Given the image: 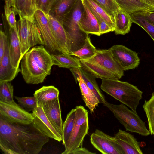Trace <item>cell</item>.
Masks as SVG:
<instances>
[{
	"instance_id": "6da1fadb",
	"label": "cell",
	"mask_w": 154,
	"mask_h": 154,
	"mask_svg": "<svg viewBox=\"0 0 154 154\" xmlns=\"http://www.w3.org/2000/svg\"><path fill=\"white\" fill-rule=\"evenodd\" d=\"M49 140L32 122L11 123L0 118V148L4 153L38 154Z\"/></svg>"
},
{
	"instance_id": "7a4b0ae2",
	"label": "cell",
	"mask_w": 154,
	"mask_h": 154,
	"mask_svg": "<svg viewBox=\"0 0 154 154\" xmlns=\"http://www.w3.org/2000/svg\"><path fill=\"white\" fill-rule=\"evenodd\" d=\"M54 65L51 55L43 45L35 46L28 51L21 61V72L27 84L43 82L51 74Z\"/></svg>"
},
{
	"instance_id": "3957f363",
	"label": "cell",
	"mask_w": 154,
	"mask_h": 154,
	"mask_svg": "<svg viewBox=\"0 0 154 154\" xmlns=\"http://www.w3.org/2000/svg\"><path fill=\"white\" fill-rule=\"evenodd\" d=\"M101 89L128 106L135 113L143 92L136 86L119 79H102Z\"/></svg>"
},
{
	"instance_id": "277c9868",
	"label": "cell",
	"mask_w": 154,
	"mask_h": 154,
	"mask_svg": "<svg viewBox=\"0 0 154 154\" xmlns=\"http://www.w3.org/2000/svg\"><path fill=\"white\" fill-rule=\"evenodd\" d=\"M83 11V2L78 0L61 22L66 35L67 48L69 54L81 48L88 36L79 25Z\"/></svg>"
},
{
	"instance_id": "5b68a950",
	"label": "cell",
	"mask_w": 154,
	"mask_h": 154,
	"mask_svg": "<svg viewBox=\"0 0 154 154\" xmlns=\"http://www.w3.org/2000/svg\"><path fill=\"white\" fill-rule=\"evenodd\" d=\"M103 104L113 114L115 118L124 127L126 131L147 136L150 134L145 123L137 113L130 110L122 103L116 105L106 101Z\"/></svg>"
},
{
	"instance_id": "8992f818",
	"label": "cell",
	"mask_w": 154,
	"mask_h": 154,
	"mask_svg": "<svg viewBox=\"0 0 154 154\" xmlns=\"http://www.w3.org/2000/svg\"><path fill=\"white\" fill-rule=\"evenodd\" d=\"M17 23L18 35L23 56L30 48L37 45L44 46V43L34 16L28 17L18 14Z\"/></svg>"
},
{
	"instance_id": "52a82bcc",
	"label": "cell",
	"mask_w": 154,
	"mask_h": 154,
	"mask_svg": "<svg viewBox=\"0 0 154 154\" xmlns=\"http://www.w3.org/2000/svg\"><path fill=\"white\" fill-rule=\"evenodd\" d=\"M75 108L74 126L62 154H69L72 150L80 147L88 132V111L81 105L76 106Z\"/></svg>"
},
{
	"instance_id": "ba28073f",
	"label": "cell",
	"mask_w": 154,
	"mask_h": 154,
	"mask_svg": "<svg viewBox=\"0 0 154 154\" xmlns=\"http://www.w3.org/2000/svg\"><path fill=\"white\" fill-rule=\"evenodd\" d=\"M0 118L11 123L24 124L32 123V113L22 108L14 101L10 103L0 101Z\"/></svg>"
},
{
	"instance_id": "9c48e42d",
	"label": "cell",
	"mask_w": 154,
	"mask_h": 154,
	"mask_svg": "<svg viewBox=\"0 0 154 154\" xmlns=\"http://www.w3.org/2000/svg\"><path fill=\"white\" fill-rule=\"evenodd\" d=\"M93 146L103 154H125L121 147L114 136L107 134L97 129L90 137Z\"/></svg>"
},
{
	"instance_id": "30bf717a",
	"label": "cell",
	"mask_w": 154,
	"mask_h": 154,
	"mask_svg": "<svg viewBox=\"0 0 154 154\" xmlns=\"http://www.w3.org/2000/svg\"><path fill=\"white\" fill-rule=\"evenodd\" d=\"M114 58L124 71L135 69L140 63L138 54L122 45H115L110 48Z\"/></svg>"
},
{
	"instance_id": "8fae6325",
	"label": "cell",
	"mask_w": 154,
	"mask_h": 154,
	"mask_svg": "<svg viewBox=\"0 0 154 154\" xmlns=\"http://www.w3.org/2000/svg\"><path fill=\"white\" fill-rule=\"evenodd\" d=\"M32 122L34 127L43 135L58 141L62 140V137L48 119L40 104L32 111Z\"/></svg>"
},
{
	"instance_id": "7c38bea8",
	"label": "cell",
	"mask_w": 154,
	"mask_h": 154,
	"mask_svg": "<svg viewBox=\"0 0 154 154\" xmlns=\"http://www.w3.org/2000/svg\"><path fill=\"white\" fill-rule=\"evenodd\" d=\"M86 60L93 61L121 79L124 75V71L114 58L110 49L96 50L95 54Z\"/></svg>"
},
{
	"instance_id": "4fadbf2b",
	"label": "cell",
	"mask_w": 154,
	"mask_h": 154,
	"mask_svg": "<svg viewBox=\"0 0 154 154\" xmlns=\"http://www.w3.org/2000/svg\"><path fill=\"white\" fill-rule=\"evenodd\" d=\"M33 16L42 37L44 46L51 52L59 51L48 20L44 13L41 10L36 9Z\"/></svg>"
},
{
	"instance_id": "5bb4252c",
	"label": "cell",
	"mask_w": 154,
	"mask_h": 154,
	"mask_svg": "<svg viewBox=\"0 0 154 154\" xmlns=\"http://www.w3.org/2000/svg\"><path fill=\"white\" fill-rule=\"evenodd\" d=\"M38 104L41 105L51 124L62 137L63 123L59 97Z\"/></svg>"
},
{
	"instance_id": "9a60e30c",
	"label": "cell",
	"mask_w": 154,
	"mask_h": 154,
	"mask_svg": "<svg viewBox=\"0 0 154 154\" xmlns=\"http://www.w3.org/2000/svg\"><path fill=\"white\" fill-rule=\"evenodd\" d=\"M59 51L69 54L67 48V36L62 23L49 14H45Z\"/></svg>"
},
{
	"instance_id": "2e32d148",
	"label": "cell",
	"mask_w": 154,
	"mask_h": 154,
	"mask_svg": "<svg viewBox=\"0 0 154 154\" xmlns=\"http://www.w3.org/2000/svg\"><path fill=\"white\" fill-rule=\"evenodd\" d=\"M125 154H143L140 143L132 134L119 129L114 136Z\"/></svg>"
},
{
	"instance_id": "e0dca14e",
	"label": "cell",
	"mask_w": 154,
	"mask_h": 154,
	"mask_svg": "<svg viewBox=\"0 0 154 154\" xmlns=\"http://www.w3.org/2000/svg\"><path fill=\"white\" fill-rule=\"evenodd\" d=\"M82 2L84 11L79 22L80 29L88 34L100 36V26L98 21L89 8Z\"/></svg>"
},
{
	"instance_id": "ac0fdd59",
	"label": "cell",
	"mask_w": 154,
	"mask_h": 154,
	"mask_svg": "<svg viewBox=\"0 0 154 154\" xmlns=\"http://www.w3.org/2000/svg\"><path fill=\"white\" fill-rule=\"evenodd\" d=\"M9 52L11 63L14 68H19L23 57L17 27L9 29Z\"/></svg>"
},
{
	"instance_id": "d6986e66",
	"label": "cell",
	"mask_w": 154,
	"mask_h": 154,
	"mask_svg": "<svg viewBox=\"0 0 154 154\" xmlns=\"http://www.w3.org/2000/svg\"><path fill=\"white\" fill-rule=\"evenodd\" d=\"M76 82H78L82 99L86 106L88 108L91 113L94 112L96 107L100 103L94 94L87 86L81 76L75 70L74 68L69 69Z\"/></svg>"
},
{
	"instance_id": "ffe728a7",
	"label": "cell",
	"mask_w": 154,
	"mask_h": 154,
	"mask_svg": "<svg viewBox=\"0 0 154 154\" xmlns=\"http://www.w3.org/2000/svg\"><path fill=\"white\" fill-rule=\"evenodd\" d=\"M20 71V69L14 68L11 63L9 52V42L8 41L4 54L0 60V82L12 81Z\"/></svg>"
},
{
	"instance_id": "44dd1931",
	"label": "cell",
	"mask_w": 154,
	"mask_h": 154,
	"mask_svg": "<svg viewBox=\"0 0 154 154\" xmlns=\"http://www.w3.org/2000/svg\"><path fill=\"white\" fill-rule=\"evenodd\" d=\"M120 8L131 14L154 11V7L147 3L143 0H115Z\"/></svg>"
},
{
	"instance_id": "7402d4cb",
	"label": "cell",
	"mask_w": 154,
	"mask_h": 154,
	"mask_svg": "<svg viewBox=\"0 0 154 154\" xmlns=\"http://www.w3.org/2000/svg\"><path fill=\"white\" fill-rule=\"evenodd\" d=\"M81 68L96 78L119 79L117 75L106 70L97 64L88 60L79 59Z\"/></svg>"
},
{
	"instance_id": "603a6c76",
	"label": "cell",
	"mask_w": 154,
	"mask_h": 154,
	"mask_svg": "<svg viewBox=\"0 0 154 154\" xmlns=\"http://www.w3.org/2000/svg\"><path fill=\"white\" fill-rule=\"evenodd\" d=\"M78 0H55L48 14L61 23L63 17L71 11Z\"/></svg>"
},
{
	"instance_id": "cb8c5ba5",
	"label": "cell",
	"mask_w": 154,
	"mask_h": 154,
	"mask_svg": "<svg viewBox=\"0 0 154 154\" xmlns=\"http://www.w3.org/2000/svg\"><path fill=\"white\" fill-rule=\"evenodd\" d=\"M114 19L116 34L125 35L129 32L133 23L130 14L120 9L115 15Z\"/></svg>"
},
{
	"instance_id": "d4e9b609",
	"label": "cell",
	"mask_w": 154,
	"mask_h": 154,
	"mask_svg": "<svg viewBox=\"0 0 154 154\" xmlns=\"http://www.w3.org/2000/svg\"><path fill=\"white\" fill-rule=\"evenodd\" d=\"M74 68L82 77L87 86L95 95L100 103H104L106 101L105 96L96 82V78L81 68Z\"/></svg>"
},
{
	"instance_id": "484cf974",
	"label": "cell",
	"mask_w": 154,
	"mask_h": 154,
	"mask_svg": "<svg viewBox=\"0 0 154 154\" xmlns=\"http://www.w3.org/2000/svg\"><path fill=\"white\" fill-rule=\"evenodd\" d=\"M54 65L59 67L70 69L72 68H81L79 59L73 57L71 55L62 53L59 54H51Z\"/></svg>"
},
{
	"instance_id": "4316f807",
	"label": "cell",
	"mask_w": 154,
	"mask_h": 154,
	"mask_svg": "<svg viewBox=\"0 0 154 154\" xmlns=\"http://www.w3.org/2000/svg\"><path fill=\"white\" fill-rule=\"evenodd\" d=\"M59 91L53 86H43L35 91L33 95L38 104L55 100L59 97Z\"/></svg>"
},
{
	"instance_id": "83f0119b",
	"label": "cell",
	"mask_w": 154,
	"mask_h": 154,
	"mask_svg": "<svg viewBox=\"0 0 154 154\" xmlns=\"http://www.w3.org/2000/svg\"><path fill=\"white\" fill-rule=\"evenodd\" d=\"M75 111V108L72 109L67 114L63 124L62 141L64 146L69 138L73 128Z\"/></svg>"
},
{
	"instance_id": "f1b7e54d",
	"label": "cell",
	"mask_w": 154,
	"mask_h": 154,
	"mask_svg": "<svg viewBox=\"0 0 154 154\" xmlns=\"http://www.w3.org/2000/svg\"><path fill=\"white\" fill-rule=\"evenodd\" d=\"M130 15L132 22L143 28L154 42V25L140 13H133Z\"/></svg>"
},
{
	"instance_id": "f546056e",
	"label": "cell",
	"mask_w": 154,
	"mask_h": 154,
	"mask_svg": "<svg viewBox=\"0 0 154 154\" xmlns=\"http://www.w3.org/2000/svg\"><path fill=\"white\" fill-rule=\"evenodd\" d=\"M143 107L147 117L149 130L152 135H154V92L149 100L145 101Z\"/></svg>"
},
{
	"instance_id": "4dcf8cb0",
	"label": "cell",
	"mask_w": 154,
	"mask_h": 154,
	"mask_svg": "<svg viewBox=\"0 0 154 154\" xmlns=\"http://www.w3.org/2000/svg\"><path fill=\"white\" fill-rule=\"evenodd\" d=\"M96 50L88 36L83 46L79 50L71 53L70 55L76 56L79 57V59L85 60L93 56L95 54Z\"/></svg>"
},
{
	"instance_id": "1f68e13d",
	"label": "cell",
	"mask_w": 154,
	"mask_h": 154,
	"mask_svg": "<svg viewBox=\"0 0 154 154\" xmlns=\"http://www.w3.org/2000/svg\"><path fill=\"white\" fill-rule=\"evenodd\" d=\"M82 2L92 7L111 27L113 31H115V24L114 18L108 14L102 7L94 0H83Z\"/></svg>"
},
{
	"instance_id": "d6a6232c",
	"label": "cell",
	"mask_w": 154,
	"mask_h": 154,
	"mask_svg": "<svg viewBox=\"0 0 154 154\" xmlns=\"http://www.w3.org/2000/svg\"><path fill=\"white\" fill-rule=\"evenodd\" d=\"M14 88L10 82H0V101L10 103L13 100Z\"/></svg>"
},
{
	"instance_id": "836d02e7",
	"label": "cell",
	"mask_w": 154,
	"mask_h": 154,
	"mask_svg": "<svg viewBox=\"0 0 154 154\" xmlns=\"http://www.w3.org/2000/svg\"><path fill=\"white\" fill-rule=\"evenodd\" d=\"M114 18L117 12L120 9L115 0H94Z\"/></svg>"
},
{
	"instance_id": "e575fe53",
	"label": "cell",
	"mask_w": 154,
	"mask_h": 154,
	"mask_svg": "<svg viewBox=\"0 0 154 154\" xmlns=\"http://www.w3.org/2000/svg\"><path fill=\"white\" fill-rule=\"evenodd\" d=\"M19 105L26 111H32L38 106L37 101L35 96L19 97H15Z\"/></svg>"
},
{
	"instance_id": "d590c367",
	"label": "cell",
	"mask_w": 154,
	"mask_h": 154,
	"mask_svg": "<svg viewBox=\"0 0 154 154\" xmlns=\"http://www.w3.org/2000/svg\"><path fill=\"white\" fill-rule=\"evenodd\" d=\"M86 5L92 12L98 21L100 26V32L101 35L113 31L111 27L92 7L86 4Z\"/></svg>"
},
{
	"instance_id": "8d00e7d4",
	"label": "cell",
	"mask_w": 154,
	"mask_h": 154,
	"mask_svg": "<svg viewBox=\"0 0 154 154\" xmlns=\"http://www.w3.org/2000/svg\"><path fill=\"white\" fill-rule=\"evenodd\" d=\"M4 12L6 20L9 27L14 28L17 27L15 11L13 8L5 5Z\"/></svg>"
},
{
	"instance_id": "74e56055",
	"label": "cell",
	"mask_w": 154,
	"mask_h": 154,
	"mask_svg": "<svg viewBox=\"0 0 154 154\" xmlns=\"http://www.w3.org/2000/svg\"><path fill=\"white\" fill-rule=\"evenodd\" d=\"M36 9L35 0H26L24 16H33Z\"/></svg>"
},
{
	"instance_id": "f35d334b",
	"label": "cell",
	"mask_w": 154,
	"mask_h": 154,
	"mask_svg": "<svg viewBox=\"0 0 154 154\" xmlns=\"http://www.w3.org/2000/svg\"><path fill=\"white\" fill-rule=\"evenodd\" d=\"M26 0H12V8L18 14L24 16Z\"/></svg>"
},
{
	"instance_id": "ab89813d",
	"label": "cell",
	"mask_w": 154,
	"mask_h": 154,
	"mask_svg": "<svg viewBox=\"0 0 154 154\" xmlns=\"http://www.w3.org/2000/svg\"><path fill=\"white\" fill-rule=\"evenodd\" d=\"M8 41L7 37L2 30L0 31V60L4 54L6 45Z\"/></svg>"
},
{
	"instance_id": "60d3db41",
	"label": "cell",
	"mask_w": 154,
	"mask_h": 154,
	"mask_svg": "<svg viewBox=\"0 0 154 154\" xmlns=\"http://www.w3.org/2000/svg\"><path fill=\"white\" fill-rule=\"evenodd\" d=\"M49 0H36V9H39L45 14H48L49 11Z\"/></svg>"
},
{
	"instance_id": "b9f144b4",
	"label": "cell",
	"mask_w": 154,
	"mask_h": 154,
	"mask_svg": "<svg viewBox=\"0 0 154 154\" xmlns=\"http://www.w3.org/2000/svg\"><path fill=\"white\" fill-rule=\"evenodd\" d=\"M84 147H78L71 151L69 154H95Z\"/></svg>"
},
{
	"instance_id": "7bdbcfd3",
	"label": "cell",
	"mask_w": 154,
	"mask_h": 154,
	"mask_svg": "<svg viewBox=\"0 0 154 154\" xmlns=\"http://www.w3.org/2000/svg\"><path fill=\"white\" fill-rule=\"evenodd\" d=\"M152 24L154 25V11L140 13Z\"/></svg>"
},
{
	"instance_id": "ee69618b",
	"label": "cell",
	"mask_w": 154,
	"mask_h": 154,
	"mask_svg": "<svg viewBox=\"0 0 154 154\" xmlns=\"http://www.w3.org/2000/svg\"><path fill=\"white\" fill-rule=\"evenodd\" d=\"M149 5L154 7V0H143Z\"/></svg>"
},
{
	"instance_id": "f6af8a7d",
	"label": "cell",
	"mask_w": 154,
	"mask_h": 154,
	"mask_svg": "<svg viewBox=\"0 0 154 154\" xmlns=\"http://www.w3.org/2000/svg\"><path fill=\"white\" fill-rule=\"evenodd\" d=\"M5 2V5H9L12 7V0H3Z\"/></svg>"
},
{
	"instance_id": "bcb514c9",
	"label": "cell",
	"mask_w": 154,
	"mask_h": 154,
	"mask_svg": "<svg viewBox=\"0 0 154 154\" xmlns=\"http://www.w3.org/2000/svg\"><path fill=\"white\" fill-rule=\"evenodd\" d=\"M55 0H49V11L50 10V9L53 3L54 2V1Z\"/></svg>"
},
{
	"instance_id": "7dc6e473",
	"label": "cell",
	"mask_w": 154,
	"mask_h": 154,
	"mask_svg": "<svg viewBox=\"0 0 154 154\" xmlns=\"http://www.w3.org/2000/svg\"><path fill=\"white\" fill-rule=\"evenodd\" d=\"M82 2L83 1V0H81Z\"/></svg>"
},
{
	"instance_id": "c3c4849f",
	"label": "cell",
	"mask_w": 154,
	"mask_h": 154,
	"mask_svg": "<svg viewBox=\"0 0 154 154\" xmlns=\"http://www.w3.org/2000/svg\"><path fill=\"white\" fill-rule=\"evenodd\" d=\"M35 2H36V0H35Z\"/></svg>"
}]
</instances>
